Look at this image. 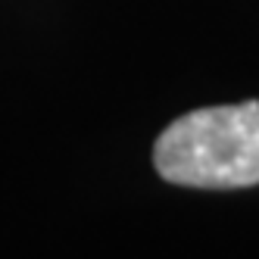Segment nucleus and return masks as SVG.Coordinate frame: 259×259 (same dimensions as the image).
Wrapping results in <instances>:
<instances>
[{"instance_id": "nucleus-1", "label": "nucleus", "mask_w": 259, "mask_h": 259, "mask_svg": "<svg viewBox=\"0 0 259 259\" xmlns=\"http://www.w3.org/2000/svg\"><path fill=\"white\" fill-rule=\"evenodd\" d=\"M153 165L181 188L231 191L259 184V103L184 113L156 138Z\"/></svg>"}]
</instances>
